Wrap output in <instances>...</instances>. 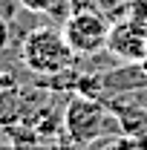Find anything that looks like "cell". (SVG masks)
<instances>
[{
	"instance_id": "1",
	"label": "cell",
	"mask_w": 147,
	"mask_h": 150,
	"mask_svg": "<svg viewBox=\"0 0 147 150\" xmlns=\"http://www.w3.org/2000/svg\"><path fill=\"white\" fill-rule=\"evenodd\" d=\"M64 133H66V139L72 142L75 147H90L98 139L121 133V124H118V118H115V112L110 110L107 101L78 93L66 101Z\"/></svg>"
},
{
	"instance_id": "2",
	"label": "cell",
	"mask_w": 147,
	"mask_h": 150,
	"mask_svg": "<svg viewBox=\"0 0 147 150\" xmlns=\"http://www.w3.org/2000/svg\"><path fill=\"white\" fill-rule=\"evenodd\" d=\"M20 61H23V67L29 72L52 78V75L75 67L78 55L66 43V38H64L61 29L37 26L32 32H26V38L20 40Z\"/></svg>"
},
{
	"instance_id": "3",
	"label": "cell",
	"mask_w": 147,
	"mask_h": 150,
	"mask_svg": "<svg viewBox=\"0 0 147 150\" xmlns=\"http://www.w3.org/2000/svg\"><path fill=\"white\" fill-rule=\"evenodd\" d=\"M110 26H112V20L101 9L81 6V9H72V15L64 20L61 32H64L66 43L72 46V52L78 58H92L107 49Z\"/></svg>"
},
{
	"instance_id": "4",
	"label": "cell",
	"mask_w": 147,
	"mask_h": 150,
	"mask_svg": "<svg viewBox=\"0 0 147 150\" xmlns=\"http://www.w3.org/2000/svg\"><path fill=\"white\" fill-rule=\"evenodd\" d=\"M107 52L118 61L139 64L147 55V20H133V18L112 20L110 38H107Z\"/></svg>"
},
{
	"instance_id": "5",
	"label": "cell",
	"mask_w": 147,
	"mask_h": 150,
	"mask_svg": "<svg viewBox=\"0 0 147 150\" xmlns=\"http://www.w3.org/2000/svg\"><path fill=\"white\" fill-rule=\"evenodd\" d=\"M107 104H110V110L115 112V118H118V124H121V133H127L133 139H139V136L147 133V107L144 104H136V101H130L124 95L107 98Z\"/></svg>"
},
{
	"instance_id": "6",
	"label": "cell",
	"mask_w": 147,
	"mask_h": 150,
	"mask_svg": "<svg viewBox=\"0 0 147 150\" xmlns=\"http://www.w3.org/2000/svg\"><path fill=\"white\" fill-rule=\"evenodd\" d=\"M90 147L92 150H139L136 147V139L127 136V133H115V136H107V139H98Z\"/></svg>"
},
{
	"instance_id": "7",
	"label": "cell",
	"mask_w": 147,
	"mask_h": 150,
	"mask_svg": "<svg viewBox=\"0 0 147 150\" xmlns=\"http://www.w3.org/2000/svg\"><path fill=\"white\" fill-rule=\"evenodd\" d=\"M20 9H23V6H20V0H0V15L9 20V23L18 18V12H20Z\"/></svg>"
},
{
	"instance_id": "8",
	"label": "cell",
	"mask_w": 147,
	"mask_h": 150,
	"mask_svg": "<svg viewBox=\"0 0 147 150\" xmlns=\"http://www.w3.org/2000/svg\"><path fill=\"white\" fill-rule=\"evenodd\" d=\"M9 43H12V23L0 15V55L9 49Z\"/></svg>"
},
{
	"instance_id": "9",
	"label": "cell",
	"mask_w": 147,
	"mask_h": 150,
	"mask_svg": "<svg viewBox=\"0 0 147 150\" xmlns=\"http://www.w3.org/2000/svg\"><path fill=\"white\" fill-rule=\"evenodd\" d=\"M136 147H139V150H147V133H144V136H139V139H136Z\"/></svg>"
},
{
	"instance_id": "10",
	"label": "cell",
	"mask_w": 147,
	"mask_h": 150,
	"mask_svg": "<svg viewBox=\"0 0 147 150\" xmlns=\"http://www.w3.org/2000/svg\"><path fill=\"white\" fill-rule=\"evenodd\" d=\"M139 64H141V67H144V72H147V55L141 58V61H139Z\"/></svg>"
}]
</instances>
